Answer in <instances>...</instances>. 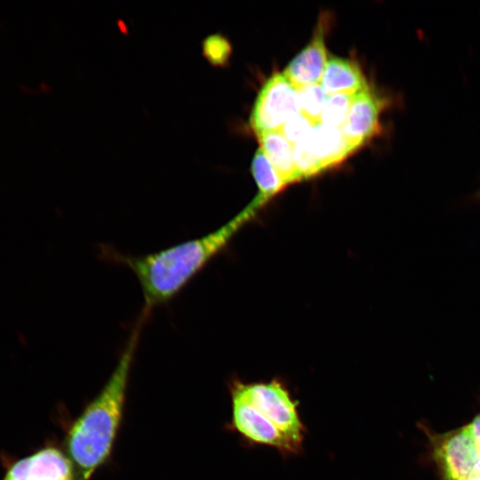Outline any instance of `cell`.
<instances>
[{"label":"cell","mask_w":480,"mask_h":480,"mask_svg":"<svg viewBox=\"0 0 480 480\" xmlns=\"http://www.w3.org/2000/svg\"><path fill=\"white\" fill-rule=\"evenodd\" d=\"M263 205L260 200L254 198L218 229L157 252L135 256L103 245L100 255L108 261L126 266L134 273L144 298L140 313L149 316L156 307L172 300L224 250L242 227L249 222Z\"/></svg>","instance_id":"obj_1"},{"label":"cell","mask_w":480,"mask_h":480,"mask_svg":"<svg viewBox=\"0 0 480 480\" xmlns=\"http://www.w3.org/2000/svg\"><path fill=\"white\" fill-rule=\"evenodd\" d=\"M232 413L226 426L245 446L276 449L283 458L303 452L308 429L287 383L281 378L228 383Z\"/></svg>","instance_id":"obj_2"},{"label":"cell","mask_w":480,"mask_h":480,"mask_svg":"<svg viewBox=\"0 0 480 480\" xmlns=\"http://www.w3.org/2000/svg\"><path fill=\"white\" fill-rule=\"evenodd\" d=\"M147 320L140 315L109 380L68 430V453L79 480H88L111 453L123 417L130 370Z\"/></svg>","instance_id":"obj_3"},{"label":"cell","mask_w":480,"mask_h":480,"mask_svg":"<svg viewBox=\"0 0 480 480\" xmlns=\"http://www.w3.org/2000/svg\"><path fill=\"white\" fill-rule=\"evenodd\" d=\"M297 108V89L283 73H275L265 82L254 102L250 124L255 133L280 131Z\"/></svg>","instance_id":"obj_4"},{"label":"cell","mask_w":480,"mask_h":480,"mask_svg":"<svg viewBox=\"0 0 480 480\" xmlns=\"http://www.w3.org/2000/svg\"><path fill=\"white\" fill-rule=\"evenodd\" d=\"M479 455L467 426L436 442L435 458L444 480H465L471 476Z\"/></svg>","instance_id":"obj_5"},{"label":"cell","mask_w":480,"mask_h":480,"mask_svg":"<svg viewBox=\"0 0 480 480\" xmlns=\"http://www.w3.org/2000/svg\"><path fill=\"white\" fill-rule=\"evenodd\" d=\"M4 480H74L73 466L59 449L48 447L12 465Z\"/></svg>","instance_id":"obj_6"},{"label":"cell","mask_w":480,"mask_h":480,"mask_svg":"<svg viewBox=\"0 0 480 480\" xmlns=\"http://www.w3.org/2000/svg\"><path fill=\"white\" fill-rule=\"evenodd\" d=\"M319 20L309 43L288 63L283 74L296 88L320 84L326 62L324 16Z\"/></svg>","instance_id":"obj_7"},{"label":"cell","mask_w":480,"mask_h":480,"mask_svg":"<svg viewBox=\"0 0 480 480\" xmlns=\"http://www.w3.org/2000/svg\"><path fill=\"white\" fill-rule=\"evenodd\" d=\"M381 100L369 88L356 93L347 119L340 128L348 144L356 150L380 129Z\"/></svg>","instance_id":"obj_8"},{"label":"cell","mask_w":480,"mask_h":480,"mask_svg":"<svg viewBox=\"0 0 480 480\" xmlns=\"http://www.w3.org/2000/svg\"><path fill=\"white\" fill-rule=\"evenodd\" d=\"M303 140L323 170L339 164L354 151L340 129L320 123L311 127Z\"/></svg>","instance_id":"obj_9"},{"label":"cell","mask_w":480,"mask_h":480,"mask_svg":"<svg viewBox=\"0 0 480 480\" xmlns=\"http://www.w3.org/2000/svg\"><path fill=\"white\" fill-rule=\"evenodd\" d=\"M320 85L327 95L344 93L354 95L368 87L357 63L344 58L327 60Z\"/></svg>","instance_id":"obj_10"},{"label":"cell","mask_w":480,"mask_h":480,"mask_svg":"<svg viewBox=\"0 0 480 480\" xmlns=\"http://www.w3.org/2000/svg\"><path fill=\"white\" fill-rule=\"evenodd\" d=\"M257 136L260 148L268 156L284 187L302 180L295 164L293 145L281 131L265 132Z\"/></svg>","instance_id":"obj_11"},{"label":"cell","mask_w":480,"mask_h":480,"mask_svg":"<svg viewBox=\"0 0 480 480\" xmlns=\"http://www.w3.org/2000/svg\"><path fill=\"white\" fill-rule=\"evenodd\" d=\"M252 173L259 188L256 196L265 204L285 188L260 148L254 154Z\"/></svg>","instance_id":"obj_12"},{"label":"cell","mask_w":480,"mask_h":480,"mask_svg":"<svg viewBox=\"0 0 480 480\" xmlns=\"http://www.w3.org/2000/svg\"><path fill=\"white\" fill-rule=\"evenodd\" d=\"M327 96L320 84L297 89L298 112L309 120L313 125L319 124Z\"/></svg>","instance_id":"obj_13"},{"label":"cell","mask_w":480,"mask_h":480,"mask_svg":"<svg viewBox=\"0 0 480 480\" xmlns=\"http://www.w3.org/2000/svg\"><path fill=\"white\" fill-rule=\"evenodd\" d=\"M354 95H328L321 113L320 124L340 129L347 119Z\"/></svg>","instance_id":"obj_14"},{"label":"cell","mask_w":480,"mask_h":480,"mask_svg":"<svg viewBox=\"0 0 480 480\" xmlns=\"http://www.w3.org/2000/svg\"><path fill=\"white\" fill-rule=\"evenodd\" d=\"M204 57L213 66H224L228 63L232 47L228 40L220 34H212L202 42Z\"/></svg>","instance_id":"obj_15"},{"label":"cell","mask_w":480,"mask_h":480,"mask_svg":"<svg viewBox=\"0 0 480 480\" xmlns=\"http://www.w3.org/2000/svg\"><path fill=\"white\" fill-rule=\"evenodd\" d=\"M296 167L302 178L308 179L323 171L320 164L310 152L303 139L293 145Z\"/></svg>","instance_id":"obj_16"},{"label":"cell","mask_w":480,"mask_h":480,"mask_svg":"<svg viewBox=\"0 0 480 480\" xmlns=\"http://www.w3.org/2000/svg\"><path fill=\"white\" fill-rule=\"evenodd\" d=\"M312 126L309 120L300 113H296L288 118L280 131L286 140L294 145L308 135Z\"/></svg>","instance_id":"obj_17"},{"label":"cell","mask_w":480,"mask_h":480,"mask_svg":"<svg viewBox=\"0 0 480 480\" xmlns=\"http://www.w3.org/2000/svg\"><path fill=\"white\" fill-rule=\"evenodd\" d=\"M472 437L475 440L476 447L480 452V414L474 419V420L467 426Z\"/></svg>","instance_id":"obj_18"},{"label":"cell","mask_w":480,"mask_h":480,"mask_svg":"<svg viewBox=\"0 0 480 480\" xmlns=\"http://www.w3.org/2000/svg\"><path fill=\"white\" fill-rule=\"evenodd\" d=\"M472 476H480V455L476 463Z\"/></svg>","instance_id":"obj_19"},{"label":"cell","mask_w":480,"mask_h":480,"mask_svg":"<svg viewBox=\"0 0 480 480\" xmlns=\"http://www.w3.org/2000/svg\"><path fill=\"white\" fill-rule=\"evenodd\" d=\"M465 480H480V476H471Z\"/></svg>","instance_id":"obj_20"}]
</instances>
